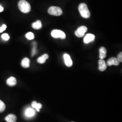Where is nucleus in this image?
<instances>
[{
    "label": "nucleus",
    "mask_w": 122,
    "mask_h": 122,
    "mask_svg": "<svg viewBox=\"0 0 122 122\" xmlns=\"http://www.w3.org/2000/svg\"><path fill=\"white\" fill-rule=\"evenodd\" d=\"M78 10L80 15L82 17L88 19L90 17L91 13L87 7V5L85 3H82L79 5Z\"/></svg>",
    "instance_id": "1"
},
{
    "label": "nucleus",
    "mask_w": 122,
    "mask_h": 122,
    "mask_svg": "<svg viewBox=\"0 0 122 122\" xmlns=\"http://www.w3.org/2000/svg\"><path fill=\"white\" fill-rule=\"evenodd\" d=\"M18 7L23 13H28L30 11V5L25 0H20L18 3Z\"/></svg>",
    "instance_id": "2"
},
{
    "label": "nucleus",
    "mask_w": 122,
    "mask_h": 122,
    "mask_svg": "<svg viewBox=\"0 0 122 122\" xmlns=\"http://www.w3.org/2000/svg\"><path fill=\"white\" fill-rule=\"evenodd\" d=\"M48 13L52 15L60 16L62 14V10L59 7L52 6L48 9Z\"/></svg>",
    "instance_id": "3"
},
{
    "label": "nucleus",
    "mask_w": 122,
    "mask_h": 122,
    "mask_svg": "<svg viewBox=\"0 0 122 122\" xmlns=\"http://www.w3.org/2000/svg\"><path fill=\"white\" fill-rule=\"evenodd\" d=\"M51 36L55 39L60 38L61 39H65L66 37L65 33L60 30H54L51 32Z\"/></svg>",
    "instance_id": "4"
},
{
    "label": "nucleus",
    "mask_w": 122,
    "mask_h": 122,
    "mask_svg": "<svg viewBox=\"0 0 122 122\" xmlns=\"http://www.w3.org/2000/svg\"><path fill=\"white\" fill-rule=\"evenodd\" d=\"M87 31V27L86 26H82L79 27L77 30L75 31V34L77 37L81 38L83 37L86 32Z\"/></svg>",
    "instance_id": "5"
},
{
    "label": "nucleus",
    "mask_w": 122,
    "mask_h": 122,
    "mask_svg": "<svg viewBox=\"0 0 122 122\" xmlns=\"http://www.w3.org/2000/svg\"><path fill=\"white\" fill-rule=\"evenodd\" d=\"M95 39V36L91 34H88L86 35L84 38L83 41L84 43L87 44H89L94 41Z\"/></svg>",
    "instance_id": "6"
},
{
    "label": "nucleus",
    "mask_w": 122,
    "mask_h": 122,
    "mask_svg": "<svg viewBox=\"0 0 122 122\" xmlns=\"http://www.w3.org/2000/svg\"><path fill=\"white\" fill-rule=\"evenodd\" d=\"M63 58L66 65L68 67L71 66L73 63L70 55L67 53H65L63 55Z\"/></svg>",
    "instance_id": "7"
},
{
    "label": "nucleus",
    "mask_w": 122,
    "mask_h": 122,
    "mask_svg": "<svg viewBox=\"0 0 122 122\" xmlns=\"http://www.w3.org/2000/svg\"><path fill=\"white\" fill-rule=\"evenodd\" d=\"M120 62L118 61V59L116 57H111L109 59L107 62V65L108 66H111L112 65L118 66Z\"/></svg>",
    "instance_id": "8"
},
{
    "label": "nucleus",
    "mask_w": 122,
    "mask_h": 122,
    "mask_svg": "<svg viewBox=\"0 0 122 122\" xmlns=\"http://www.w3.org/2000/svg\"><path fill=\"white\" fill-rule=\"evenodd\" d=\"M16 79L14 77H10L6 81V84L10 86H14L16 85Z\"/></svg>",
    "instance_id": "9"
},
{
    "label": "nucleus",
    "mask_w": 122,
    "mask_h": 122,
    "mask_svg": "<svg viewBox=\"0 0 122 122\" xmlns=\"http://www.w3.org/2000/svg\"><path fill=\"white\" fill-rule=\"evenodd\" d=\"M107 64L103 59H100L99 61V69L101 71H103L106 69Z\"/></svg>",
    "instance_id": "10"
},
{
    "label": "nucleus",
    "mask_w": 122,
    "mask_h": 122,
    "mask_svg": "<svg viewBox=\"0 0 122 122\" xmlns=\"http://www.w3.org/2000/svg\"><path fill=\"white\" fill-rule=\"evenodd\" d=\"M5 119L7 122H16L17 120V117L14 114H10L5 118Z\"/></svg>",
    "instance_id": "11"
},
{
    "label": "nucleus",
    "mask_w": 122,
    "mask_h": 122,
    "mask_svg": "<svg viewBox=\"0 0 122 122\" xmlns=\"http://www.w3.org/2000/svg\"><path fill=\"white\" fill-rule=\"evenodd\" d=\"M100 52V55L99 57L100 59H104L105 57H106V53L107 50L106 49L105 47H101L100 48L99 50Z\"/></svg>",
    "instance_id": "12"
},
{
    "label": "nucleus",
    "mask_w": 122,
    "mask_h": 122,
    "mask_svg": "<svg viewBox=\"0 0 122 122\" xmlns=\"http://www.w3.org/2000/svg\"><path fill=\"white\" fill-rule=\"evenodd\" d=\"M49 56L47 54H44L42 56L39 57L38 59H37V61L38 63H40V64H43L45 62L46 60L48 59Z\"/></svg>",
    "instance_id": "13"
},
{
    "label": "nucleus",
    "mask_w": 122,
    "mask_h": 122,
    "mask_svg": "<svg viewBox=\"0 0 122 122\" xmlns=\"http://www.w3.org/2000/svg\"><path fill=\"white\" fill-rule=\"evenodd\" d=\"M30 65V60L27 58H24L21 61V66L24 68H28Z\"/></svg>",
    "instance_id": "14"
},
{
    "label": "nucleus",
    "mask_w": 122,
    "mask_h": 122,
    "mask_svg": "<svg viewBox=\"0 0 122 122\" xmlns=\"http://www.w3.org/2000/svg\"><path fill=\"white\" fill-rule=\"evenodd\" d=\"M32 26L35 30H39L42 28V25L41 21L39 20H38L36 22L33 23L32 25Z\"/></svg>",
    "instance_id": "15"
},
{
    "label": "nucleus",
    "mask_w": 122,
    "mask_h": 122,
    "mask_svg": "<svg viewBox=\"0 0 122 122\" xmlns=\"http://www.w3.org/2000/svg\"><path fill=\"white\" fill-rule=\"evenodd\" d=\"M35 111L34 109L31 108L28 109L25 111V115L26 116L29 117H31L35 115Z\"/></svg>",
    "instance_id": "16"
},
{
    "label": "nucleus",
    "mask_w": 122,
    "mask_h": 122,
    "mask_svg": "<svg viewBox=\"0 0 122 122\" xmlns=\"http://www.w3.org/2000/svg\"><path fill=\"white\" fill-rule=\"evenodd\" d=\"M33 48L32 50L31 55L32 57L34 56L37 52V43L35 42H34L32 44Z\"/></svg>",
    "instance_id": "17"
},
{
    "label": "nucleus",
    "mask_w": 122,
    "mask_h": 122,
    "mask_svg": "<svg viewBox=\"0 0 122 122\" xmlns=\"http://www.w3.org/2000/svg\"><path fill=\"white\" fill-rule=\"evenodd\" d=\"M5 109V105L4 103L0 100V113L4 112Z\"/></svg>",
    "instance_id": "18"
},
{
    "label": "nucleus",
    "mask_w": 122,
    "mask_h": 122,
    "mask_svg": "<svg viewBox=\"0 0 122 122\" xmlns=\"http://www.w3.org/2000/svg\"><path fill=\"white\" fill-rule=\"evenodd\" d=\"M25 36H26V38L29 40H32V39H34V38H35L34 34L32 32L28 33L27 34H26Z\"/></svg>",
    "instance_id": "19"
},
{
    "label": "nucleus",
    "mask_w": 122,
    "mask_h": 122,
    "mask_svg": "<svg viewBox=\"0 0 122 122\" xmlns=\"http://www.w3.org/2000/svg\"><path fill=\"white\" fill-rule=\"evenodd\" d=\"M1 38H2V39H4L5 40L7 41L10 39V36L7 34H4L1 35Z\"/></svg>",
    "instance_id": "20"
},
{
    "label": "nucleus",
    "mask_w": 122,
    "mask_h": 122,
    "mask_svg": "<svg viewBox=\"0 0 122 122\" xmlns=\"http://www.w3.org/2000/svg\"><path fill=\"white\" fill-rule=\"evenodd\" d=\"M42 107V105L40 103H37V105L35 106V109L38 112H39L40 109H41Z\"/></svg>",
    "instance_id": "21"
},
{
    "label": "nucleus",
    "mask_w": 122,
    "mask_h": 122,
    "mask_svg": "<svg viewBox=\"0 0 122 122\" xmlns=\"http://www.w3.org/2000/svg\"><path fill=\"white\" fill-rule=\"evenodd\" d=\"M117 59L118 61L119 62H122V52H120L118 55L117 57Z\"/></svg>",
    "instance_id": "22"
},
{
    "label": "nucleus",
    "mask_w": 122,
    "mask_h": 122,
    "mask_svg": "<svg viewBox=\"0 0 122 122\" xmlns=\"http://www.w3.org/2000/svg\"><path fill=\"white\" fill-rule=\"evenodd\" d=\"M6 25H3L2 26L0 27V33L3 32L6 29Z\"/></svg>",
    "instance_id": "23"
},
{
    "label": "nucleus",
    "mask_w": 122,
    "mask_h": 122,
    "mask_svg": "<svg viewBox=\"0 0 122 122\" xmlns=\"http://www.w3.org/2000/svg\"><path fill=\"white\" fill-rule=\"evenodd\" d=\"M37 102L36 101H34L33 102H32V106L33 107V108H35V106H36V105H37Z\"/></svg>",
    "instance_id": "24"
},
{
    "label": "nucleus",
    "mask_w": 122,
    "mask_h": 122,
    "mask_svg": "<svg viewBox=\"0 0 122 122\" xmlns=\"http://www.w3.org/2000/svg\"><path fill=\"white\" fill-rule=\"evenodd\" d=\"M3 10H4V8H3V7L0 5V12H2V11H3Z\"/></svg>",
    "instance_id": "25"
},
{
    "label": "nucleus",
    "mask_w": 122,
    "mask_h": 122,
    "mask_svg": "<svg viewBox=\"0 0 122 122\" xmlns=\"http://www.w3.org/2000/svg\"></svg>",
    "instance_id": "26"
}]
</instances>
